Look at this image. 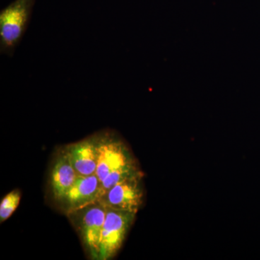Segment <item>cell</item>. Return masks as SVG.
Wrapping results in <instances>:
<instances>
[{
	"instance_id": "obj_1",
	"label": "cell",
	"mask_w": 260,
	"mask_h": 260,
	"mask_svg": "<svg viewBox=\"0 0 260 260\" xmlns=\"http://www.w3.org/2000/svg\"><path fill=\"white\" fill-rule=\"evenodd\" d=\"M93 138L97 155L95 174L101 181L99 198L117 183L143 175L129 149L121 140L107 133Z\"/></svg>"
},
{
	"instance_id": "obj_2",
	"label": "cell",
	"mask_w": 260,
	"mask_h": 260,
	"mask_svg": "<svg viewBox=\"0 0 260 260\" xmlns=\"http://www.w3.org/2000/svg\"><path fill=\"white\" fill-rule=\"evenodd\" d=\"M36 0H15L0 12V53L12 56L28 28Z\"/></svg>"
},
{
	"instance_id": "obj_3",
	"label": "cell",
	"mask_w": 260,
	"mask_h": 260,
	"mask_svg": "<svg viewBox=\"0 0 260 260\" xmlns=\"http://www.w3.org/2000/svg\"><path fill=\"white\" fill-rule=\"evenodd\" d=\"M136 214L107 208L99 260L112 259L122 246Z\"/></svg>"
},
{
	"instance_id": "obj_4",
	"label": "cell",
	"mask_w": 260,
	"mask_h": 260,
	"mask_svg": "<svg viewBox=\"0 0 260 260\" xmlns=\"http://www.w3.org/2000/svg\"><path fill=\"white\" fill-rule=\"evenodd\" d=\"M68 215L77 217L78 229L85 247L93 259H99L107 207L96 201Z\"/></svg>"
},
{
	"instance_id": "obj_5",
	"label": "cell",
	"mask_w": 260,
	"mask_h": 260,
	"mask_svg": "<svg viewBox=\"0 0 260 260\" xmlns=\"http://www.w3.org/2000/svg\"><path fill=\"white\" fill-rule=\"evenodd\" d=\"M143 175L129 178L117 183L102 195L98 201L107 208L136 214L143 203Z\"/></svg>"
},
{
	"instance_id": "obj_6",
	"label": "cell",
	"mask_w": 260,
	"mask_h": 260,
	"mask_svg": "<svg viewBox=\"0 0 260 260\" xmlns=\"http://www.w3.org/2000/svg\"><path fill=\"white\" fill-rule=\"evenodd\" d=\"M101 181L96 174L78 176L74 184L61 198L67 215L95 203L100 196Z\"/></svg>"
},
{
	"instance_id": "obj_7",
	"label": "cell",
	"mask_w": 260,
	"mask_h": 260,
	"mask_svg": "<svg viewBox=\"0 0 260 260\" xmlns=\"http://www.w3.org/2000/svg\"><path fill=\"white\" fill-rule=\"evenodd\" d=\"M63 151L78 175L89 176L96 173L97 155L94 138L67 145Z\"/></svg>"
},
{
	"instance_id": "obj_8",
	"label": "cell",
	"mask_w": 260,
	"mask_h": 260,
	"mask_svg": "<svg viewBox=\"0 0 260 260\" xmlns=\"http://www.w3.org/2000/svg\"><path fill=\"white\" fill-rule=\"evenodd\" d=\"M78 176L62 150L56 158L51 169L50 185L54 199L60 201Z\"/></svg>"
},
{
	"instance_id": "obj_9",
	"label": "cell",
	"mask_w": 260,
	"mask_h": 260,
	"mask_svg": "<svg viewBox=\"0 0 260 260\" xmlns=\"http://www.w3.org/2000/svg\"><path fill=\"white\" fill-rule=\"evenodd\" d=\"M20 198L21 194L18 189L5 195L0 203V223H3L13 215L18 207Z\"/></svg>"
}]
</instances>
